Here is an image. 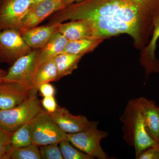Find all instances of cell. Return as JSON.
Returning <instances> with one entry per match:
<instances>
[{"instance_id":"obj_18","label":"cell","mask_w":159,"mask_h":159,"mask_svg":"<svg viewBox=\"0 0 159 159\" xmlns=\"http://www.w3.org/2000/svg\"><path fill=\"white\" fill-rule=\"evenodd\" d=\"M84 55L61 53L54 58L58 71V80L71 75L78 68V63Z\"/></svg>"},{"instance_id":"obj_1","label":"cell","mask_w":159,"mask_h":159,"mask_svg":"<svg viewBox=\"0 0 159 159\" xmlns=\"http://www.w3.org/2000/svg\"><path fill=\"white\" fill-rule=\"evenodd\" d=\"M159 15V0H84L55 12L49 23L87 20L94 38L128 34L134 47L141 51L149 42Z\"/></svg>"},{"instance_id":"obj_30","label":"cell","mask_w":159,"mask_h":159,"mask_svg":"<svg viewBox=\"0 0 159 159\" xmlns=\"http://www.w3.org/2000/svg\"><path fill=\"white\" fill-rule=\"evenodd\" d=\"M44 1H45V0H31V3H32L31 6L35 5V4H37V3L40 2Z\"/></svg>"},{"instance_id":"obj_14","label":"cell","mask_w":159,"mask_h":159,"mask_svg":"<svg viewBox=\"0 0 159 159\" xmlns=\"http://www.w3.org/2000/svg\"><path fill=\"white\" fill-rule=\"evenodd\" d=\"M57 24H48L37 26L22 34L25 42L33 49H40L46 45L57 31Z\"/></svg>"},{"instance_id":"obj_8","label":"cell","mask_w":159,"mask_h":159,"mask_svg":"<svg viewBox=\"0 0 159 159\" xmlns=\"http://www.w3.org/2000/svg\"><path fill=\"white\" fill-rule=\"evenodd\" d=\"M66 7L64 0H45L32 5L19 29L21 34L37 27L47 18Z\"/></svg>"},{"instance_id":"obj_25","label":"cell","mask_w":159,"mask_h":159,"mask_svg":"<svg viewBox=\"0 0 159 159\" xmlns=\"http://www.w3.org/2000/svg\"><path fill=\"white\" fill-rule=\"evenodd\" d=\"M138 159H159V149L156 146L149 147L136 157Z\"/></svg>"},{"instance_id":"obj_13","label":"cell","mask_w":159,"mask_h":159,"mask_svg":"<svg viewBox=\"0 0 159 159\" xmlns=\"http://www.w3.org/2000/svg\"><path fill=\"white\" fill-rule=\"evenodd\" d=\"M57 31L68 41L94 38L93 28L87 20H74L68 23H60L57 25Z\"/></svg>"},{"instance_id":"obj_9","label":"cell","mask_w":159,"mask_h":159,"mask_svg":"<svg viewBox=\"0 0 159 159\" xmlns=\"http://www.w3.org/2000/svg\"><path fill=\"white\" fill-rule=\"evenodd\" d=\"M31 5V0H3L0 6V31L19 29Z\"/></svg>"},{"instance_id":"obj_31","label":"cell","mask_w":159,"mask_h":159,"mask_svg":"<svg viewBox=\"0 0 159 159\" xmlns=\"http://www.w3.org/2000/svg\"><path fill=\"white\" fill-rule=\"evenodd\" d=\"M156 146L159 149V140L157 142V145H156Z\"/></svg>"},{"instance_id":"obj_20","label":"cell","mask_w":159,"mask_h":159,"mask_svg":"<svg viewBox=\"0 0 159 159\" xmlns=\"http://www.w3.org/2000/svg\"><path fill=\"white\" fill-rule=\"evenodd\" d=\"M31 144V129L30 122L26 123L12 132L11 145L7 155V159H9L10 155L14 151Z\"/></svg>"},{"instance_id":"obj_7","label":"cell","mask_w":159,"mask_h":159,"mask_svg":"<svg viewBox=\"0 0 159 159\" xmlns=\"http://www.w3.org/2000/svg\"><path fill=\"white\" fill-rule=\"evenodd\" d=\"M40 49H33L11 66L2 82H16L32 88L33 79L37 69L36 59Z\"/></svg>"},{"instance_id":"obj_28","label":"cell","mask_w":159,"mask_h":159,"mask_svg":"<svg viewBox=\"0 0 159 159\" xmlns=\"http://www.w3.org/2000/svg\"><path fill=\"white\" fill-rule=\"evenodd\" d=\"M84 0H64V3L66 6H69L74 3L80 2Z\"/></svg>"},{"instance_id":"obj_11","label":"cell","mask_w":159,"mask_h":159,"mask_svg":"<svg viewBox=\"0 0 159 159\" xmlns=\"http://www.w3.org/2000/svg\"><path fill=\"white\" fill-rule=\"evenodd\" d=\"M48 114L60 128L67 134L82 131L88 128L93 122L85 116L73 115L68 110L61 107H57L54 112Z\"/></svg>"},{"instance_id":"obj_23","label":"cell","mask_w":159,"mask_h":159,"mask_svg":"<svg viewBox=\"0 0 159 159\" xmlns=\"http://www.w3.org/2000/svg\"><path fill=\"white\" fill-rule=\"evenodd\" d=\"M58 143H53L40 146L41 158L42 159H63Z\"/></svg>"},{"instance_id":"obj_17","label":"cell","mask_w":159,"mask_h":159,"mask_svg":"<svg viewBox=\"0 0 159 159\" xmlns=\"http://www.w3.org/2000/svg\"><path fill=\"white\" fill-rule=\"evenodd\" d=\"M58 80V71L54 58L38 67L34 74L32 88L38 91L42 84Z\"/></svg>"},{"instance_id":"obj_29","label":"cell","mask_w":159,"mask_h":159,"mask_svg":"<svg viewBox=\"0 0 159 159\" xmlns=\"http://www.w3.org/2000/svg\"><path fill=\"white\" fill-rule=\"evenodd\" d=\"M7 71L0 69V82H2L3 77L7 74Z\"/></svg>"},{"instance_id":"obj_12","label":"cell","mask_w":159,"mask_h":159,"mask_svg":"<svg viewBox=\"0 0 159 159\" xmlns=\"http://www.w3.org/2000/svg\"><path fill=\"white\" fill-rule=\"evenodd\" d=\"M159 38V15L154 24L152 35L145 48L141 50L139 61L145 70V80L152 73H159V60L156 56L157 44Z\"/></svg>"},{"instance_id":"obj_2","label":"cell","mask_w":159,"mask_h":159,"mask_svg":"<svg viewBox=\"0 0 159 159\" xmlns=\"http://www.w3.org/2000/svg\"><path fill=\"white\" fill-rule=\"evenodd\" d=\"M120 120L123 139L129 145L134 147L136 157L145 149L157 145L146 131L140 98L128 101Z\"/></svg>"},{"instance_id":"obj_19","label":"cell","mask_w":159,"mask_h":159,"mask_svg":"<svg viewBox=\"0 0 159 159\" xmlns=\"http://www.w3.org/2000/svg\"><path fill=\"white\" fill-rule=\"evenodd\" d=\"M103 40L90 38L68 41L62 53L84 55L93 51Z\"/></svg>"},{"instance_id":"obj_16","label":"cell","mask_w":159,"mask_h":159,"mask_svg":"<svg viewBox=\"0 0 159 159\" xmlns=\"http://www.w3.org/2000/svg\"><path fill=\"white\" fill-rule=\"evenodd\" d=\"M67 39L59 32H55L46 45L40 49L36 59L37 68L43 63L54 59V57L62 53Z\"/></svg>"},{"instance_id":"obj_22","label":"cell","mask_w":159,"mask_h":159,"mask_svg":"<svg viewBox=\"0 0 159 159\" xmlns=\"http://www.w3.org/2000/svg\"><path fill=\"white\" fill-rule=\"evenodd\" d=\"M11 159H41L39 148L34 144L14 151L10 155Z\"/></svg>"},{"instance_id":"obj_4","label":"cell","mask_w":159,"mask_h":159,"mask_svg":"<svg viewBox=\"0 0 159 159\" xmlns=\"http://www.w3.org/2000/svg\"><path fill=\"white\" fill-rule=\"evenodd\" d=\"M99 123L97 121H93L88 128L82 131L67 134L66 139L77 149L94 158L108 159L100 145L101 140L108 136V134L98 129Z\"/></svg>"},{"instance_id":"obj_32","label":"cell","mask_w":159,"mask_h":159,"mask_svg":"<svg viewBox=\"0 0 159 159\" xmlns=\"http://www.w3.org/2000/svg\"><path fill=\"white\" fill-rule=\"evenodd\" d=\"M3 1V0H0V6H1V4L2 2Z\"/></svg>"},{"instance_id":"obj_15","label":"cell","mask_w":159,"mask_h":159,"mask_svg":"<svg viewBox=\"0 0 159 159\" xmlns=\"http://www.w3.org/2000/svg\"><path fill=\"white\" fill-rule=\"evenodd\" d=\"M142 114L146 131L151 138L159 140V107L152 100L141 97Z\"/></svg>"},{"instance_id":"obj_24","label":"cell","mask_w":159,"mask_h":159,"mask_svg":"<svg viewBox=\"0 0 159 159\" xmlns=\"http://www.w3.org/2000/svg\"><path fill=\"white\" fill-rule=\"evenodd\" d=\"M12 133V132L0 126V159H7Z\"/></svg>"},{"instance_id":"obj_5","label":"cell","mask_w":159,"mask_h":159,"mask_svg":"<svg viewBox=\"0 0 159 159\" xmlns=\"http://www.w3.org/2000/svg\"><path fill=\"white\" fill-rule=\"evenodd\" d=\"M30 124L32 144L39 147L53 143L59 144L66 138L67 133L43 109L36 115Z\"/></svg>"},{"instance_id":"obj_3","label":"cell","mask_w":159,"mask_h":159,"mask_svg":"<svg viewBox=\"0 0 159 159\" xmlns=\"http://www.w3.org/2000/svg\"><path fill=\"white\" fill-rule=\"evenodd\" d=\"M38 91L33 88L30 97L14 108L6 110L0 109V126L12 132L31 122L43 110L38 98Z\"/></svg>"},{"instance_id":"obj_27","label":"cell","mask_w":159,"mask_h":159,"mask_svg":"<svg viewBox=\"0 0 159 159\" xmlns=\"http://www.w3.org/2000/svg\"><path fill=\"white\" fill-rule=\"evenodd\" d=\"M38 91L43 97L54 96L55 94V89L50 83L42 84L39 88Z\"/></svg>"},{"instance_id":"obj_26","label":"cell","mask_w":159,"mask_h":159,"mask_svg":"<svg viewBox=\"0 0 159 159\" xmlns=\"http://www.w3.org/2000/svg\"><path fill=\"white\" fill-rule=\"evenodd\" d=\"M41 102L43 107L48 113L54 112L58 107L54 96L43 97Z\"/></svg>"},{"instance_id":"obj_6","label":"cell","mask_w":159,"mask_h":159,"mask_svg":"<svg viewBox=\"0 0 159 159\" xmlns=\"http://www.w3.org/2000/svg\"><path fill=\"white\" fill-rule=\"evenodd\" d=\"M32 50L18 29H7L0 31V62L12 65L20 57Z\"/></svg>"},{"instance_id":"obj_21","label":"cell","mask_w":159,"mask_h":159,"mask_svg":"<svg viewBox=\"0 0 159 159\" xmlns=\"http://www.w3.org/2000/svg\"><path fill=\"white\" fill-rule=\"evenodd\" d=\"M59 148L64 159H93V157L73 146L66 139L59 143Z\"/></svg>"},{"instance_id":"obj_10","label":"cell","mask_w":159,"mask_h":159,"mask_svg":"<svg viewBox=\"0 0 159 159\" xmlns=\"http://www.w3.org/2000/svg\"><path fill=\"white\" fill-rule=\"evenodd\" d=\"M32 90L18 82H0V109H10L22 103L31 96Z\"/></svg>"}]
</instances>
